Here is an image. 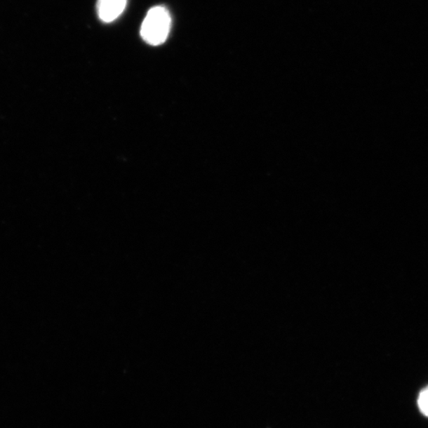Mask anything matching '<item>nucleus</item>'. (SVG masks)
<instances>
[{"mask_svg": "<svg viewBox=\"0 0 428 428\" xmlns=\"http://www.w3.org/2000/svg\"><path fill=\"white\" fill-rule=\"evenodd\" d=\"M171 26L168 10L163 6L152 8L146 15L140 28L142 39L151 46H160L167 40Z\"/></svg>", "mask_w": 428, "mask_h": 428, "instance_id": "obj_1", "label": "nucleus"}, {"mask_svg": "<svg viewBox=\"0 0 428 428\" xmlns=\"http://www.w3.org/2000/svg\"><path fill=\"white\" fill-rule=\"evenodd\" d=\"M127 0H99L98 15L104 22H112L124 11Z\"/></svg>", "mask_w": 428, "mask_h": 428, "instance_id": "obj_2", "label": "nucleus"}, {"mask_svg": "<svg viewBox=\"0 0 428 428\" xmlns=\"http://www.w3.org/2000/svg\"><path fill=\"white\" fill-rule=\"evenodd\" d=\"M420 410L428 417V387L421 391L418 399Z\"/></svg>", "mask_w": 428, "mask_h": 428, "instance_id": "obj_3", "label": "nucleus"}]
</instances>
